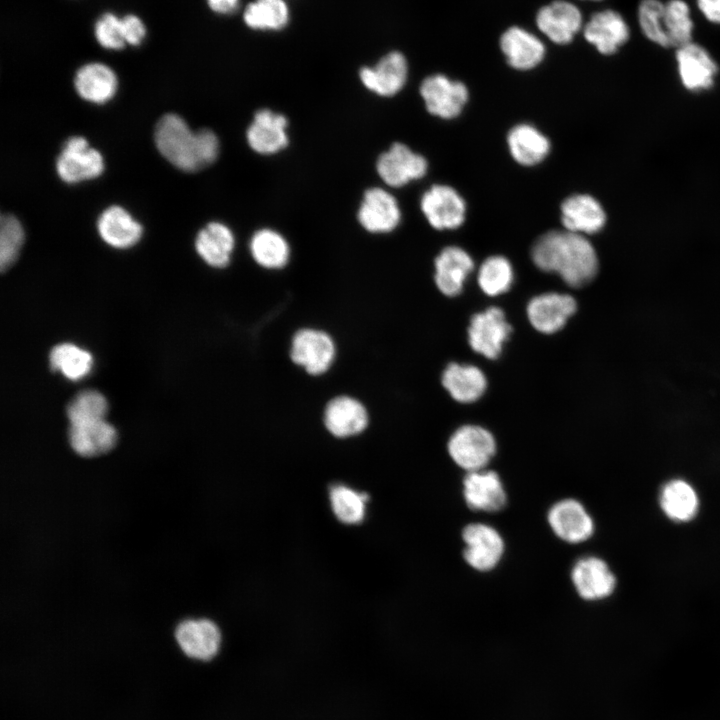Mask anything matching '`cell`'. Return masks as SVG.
Returning a JSON list of instances; mask_svg holds the SVG:
<instances>
[{
  "instance_id": "1",
  "label": "cell",
  "mask_w": 720,
  "mask_h": 720,
  "mask_svg": "<svg viewBox=\"0 0 720 720\" xmlns=\"http://www.w3.org/2000/svg\"><path fill=\"white\" fill-rule=\"evenodd\" d=\"M536 267L558 274L571 287L591 282L598 272L597 253L585 235L551 230L541 235L531 248Z\"/></svg>"
},
{
  "instance_id": "2",
  "label": "cell",
  "mask_w": 720,
  "mask_h": 720,
  "mask_svg": "<svg viewBox=\"0 0 720 720\" xmlns=\"http://www.w3.org/2000/svg\"><path fill=\"white\" fill-rule=\"evenodd\" d=\"M154 139L159 152L175 167L195 172L211 165L219 153V141L209 129L192 131L179 115H164L157 123Z\"/></svg>"
},
{
  "instance_id": "3",
  "label": "cell",
  "mask_w": 720,
  "mask_h": 720,
  "mask_svg": "<svg viewBox=\"0 0 720 720\" xmlns=\"http://www.w3.org/2000/svg\"><path fill=\"white\" fill-rule=\"evenodd\" d=\"M495 452L496 442L493 435L477 425L460 427L448 442L450 457L467 472L485 469Z\"/></svg>"
},
{
  "instance_id": "4",
  "label": "cell",
  "mask_w": 720,
  "mask_h": 720,
  "mask_svg": "<svg viewBox=\"0 0 720 720\" xmlns=\"http://www.w3.org/2000/svg\"><path fill=\"white\" fill-rule=\"evenodd\" d=\"M461 537L465 543L463 558L474 570L489 572L502 560L505 543L494 527L480 522L469 523L462 529Z\"/></svg>"
},
{
  "instance_id": "5",
  "label": "cell",
  "mask_w": 720,
  "mask_h": 720,
  "mask_svg": "<svg viewBox=\"0 0 720 720\" xmlns=\"http://www.w3.org/2000/svg\"><path fill=\"white\" fill-rule=\"evenodd\" d=\"M420 95L427 111L442 119L457 117L469 98L464 83L452 80L443 74L426 77L420 85Z\"/></svg>"
},
{
  "instance_id": "6",
  "label": "cell",
  "mask_w": 720,
  "mask_h": 720,
  "mask_svg": "<svg viewBox=\"0 0 720 720\" xmlns=\"http://www.w3.org/2000/svg\"><path fill=\"white\" fill-rule=\"evenodd\" d=\"M59 177L67 183H77L98 177L104 170L99 151L89 146L81 136L69 138L56 162Z\"/></svg>"
},
{
  "instance_id": "7",
  "label": "cell",
  "mask_w": 720,
  "mask_h": 720,
  "mask_svg": "<svg viewBox=\"0 0 720 720\" xmlns=\"http://www.w3.org/2000/svg\"><path fill=\"white\" fill-rule=\"evenodd\" d=\"M547 522L554 535L569 544L587 541L595 530L590 514L581 502L573 498L555 502L547 512Z\"/></svg>"
},
{
  "instance_id": "8",
  "label": "cell",
  "mask_w": 720,
  "mask_h": 720,
  "mask_svg": "<svg viewBox=\"0 0 720 720\" xmlns=\"http://www.w3.org/2000/svg\"><path fill=\"white\" fill-rule=\"evenodd\" d=\"M420 208L429 224L437 230L456 229L465 221V201L448 185L437 184L426 190Z\"/></svg>"
},
{
  "instance_id": "9",
  "label": "cell",
  "mask_w": 720,
  "mask_h": 720,
  "mask_svg": "<svg viewBox=\"0 0 720 720\" xmlns=\"http://www.w3.org/2000/svg\"><path fill=\"white\" fill-rule=\"evenodd\" d=\"M510 333L511 326L506 321L503 310L490 307L471 318L468 342L475 352L486 358L496 359Z\"/></svg>"
},
{
  "instance_id": "10",
  "label": "cell",
  "mask_w": 720,
  "mask_h": 720,
  "mask_svg": "<svg viewBox=\"0 0 720 720\" xmlns=\"http://www.w3.org/2000/svg\"><path fill=\"white\" fill-rule=\"evenodd\" d=\"M290 356L294 363L309 374L320 375L331 366L335 357V346L327 333L302 329L293 337Z\"/></svg>"
},
{
  "instance_id": "11",
  "label": "cell",
  "mask_w": 720,
  "mask_h": 720,
  "mask_svg": "<svg viewBox=\"0 0 720 720\" xmlns=\"http://www.w3.org/2000/svg\"><path fill=\"white\" fill-rule=\"evenodd\" d=\"M376 168L380 178L387 185L401 187L424 177L428 164L422 155L397 142L379 156Z\"/></svg>"
},
{
  "instance_id": "12",
  "label": "cell",
  "mask_w": 720,
  "mask_h": 720,
  "mask_svg": "<svg viewBox=\"0 0 720 720\" xmlns=\"http://www.w3.org/2000/svg\"><path fill=\"white\" fill-rule=\"evenodd\" d=\"M463 497L472 511L496 513L507 504V494L497 472L478 470L463 478Z\"/></svg>"
},
{
  "instance_id": "13",
  "label": "cell",
  "mask_w": 720,
  "mask_h": 720,
  "mask_svg": "<svg viewBox=\"0 0 720 720\" xmlns=\"http://www.w3.org/2000/svg\"><path fill=\"white\" fill-rule=\"evenodd\" d=\"M578 595L587 601L602 600L615 590L616 577L608 564L596 556L578 559L570 573Z\"/></svg>"
},
{
  "instance_id": "14",
  "label": "cell",
  "mask_w": 720,
  "mask_h": 720,
  "mask_svg": "<svg viewBox=\"0 0 720 720\" xmlns=\"http://www.w3.org/2000/svg\"><path fill=\"white\" fill-rule=\"evenodd\" d=\"M536 24L549 40L564 45L580 31L583 20L576 5L566 0H555L538 10Z\"/></svg>"
},
{
  "instance_id": "15",
  "label": "cell",
  "mask_w": 720,
  "mask_h": 720,
  "mask_svg": "<svg viewBox=\"0 0 720 720\" xmlns=\"http://www.w3.org/2000/svg\"><path fill=\"white\" fill-rule=\"evenodd\" d=\"M175 638L188 657L207 661L212 659L220 648L221 632L209 619H187L176 627Z\"/></svg>"
},
{
  "instance_id": "16",
  "label": "cell",
  "mask_w": 720,
  "mask_h": 720,
  "mask_svg": "<svg viewBox=\"0 0 720 720\" xmlns=\"http://www.w3.org/2000/svg\"><path fill=\"white\" fill-rule=\"evenodd\" d=\"M676 61L681 82L688 90L700 91L713 85L718 67L701 45L691 41L678 47Z\"/></svg>"
},
{
  "instance_id": "17",
  "label": "cell",
  "mask_w": 720,
  "mask_h": 720,
  "mask_svg": "<svg viewBox=\"0 0 720 720\" xmlns=\"http://www.w3.org/2000/svg\"><path fill=\"white\" fill-rule=\"evenodd\" d=\"M576 307V301L570 295L551 292L531 299L527 305V315L537 331L552 334L563 328L575 313Z\"/></svg>"
},
{
  "instance_id": "18",
  "label": "cell",
  "mask_w": 720,
  "mask_h": 720,
  "mask_svg": "<svg viewBox=\"0 0 720 720\" xmlns=\"http://www.w3.org/2000/svg\"><path fill=\"white\" fill-rule=\"evenodd\" d=\"M630 30L620 13L606 9L594 13L584 26V37L599 53L612 55L629 39Z\"/></svg>"
},
{
  "instance_id": "19",
  "label": "cell",
  "mask_w": 720,
  "mask_h": 720,
  "mask_svg": "<svg viewBox=\"0 0 720 720\" xmlns=\"http://www.w3.org/2000/svg\"><path fill=\"white\" fill-rule=\"evenodd\" d=\"M358 220L362 227L372 233H386L394 230L400 220L401 212L395 197L378 187L364 193L358 211Z\"/></svg>"
},
{
  "instance_id": "20",
  "label": "cell",
  "mask_w": 720,
  "mask_h": 720,
  "mask_svg": "<svg viewBox=\"0 0 720 720\" xmlns=\"http://www.w3.org/2000/svg\"><path fill=\"white\" fill-rule=\"evenodd\" d=\"M359 76L370 91L380 96H393L407 81V60L402 53L393 51L383 56L374 67L362 68Z\"/></svg>"
},
{
  "instance_id": "21",
  "label": "cell",
  "mask_w": 720,
  "mask_h": 720,
  "mask_svg": "<svg viewBox=\"0 0 720 720\" xmlns=\"http://www.w3.org/2000/svg\"><path fill=\"white\" fill-rule=\"evenodd\" d=\"M287 119L269 109L258 110L249 125L246 138L252 150L270 155L284 149L288 144Z\"/></svg>"
},
{
  "instance_id": "22",
  "label": "cell",
  "mask_w": 720,
  "mask_h": 720,
  "mask_svg": "<svg viewBox=\"0 0 720 720\" xmlns=\"http://www.w3.org/2000/svg\"><path fill=\"white\" fill-rule=\"evenodd\" d=\"M500 49L507 63L517 70H530L545 56V45L533 33L518 26L505 30L500 37Z\"/></svg>"
},
{
  "instance_id": "23",
  "label": "cell",
  "mask_w": 720,
  "mask_h": 720,
  "mask_svg": "<svg viewBox=\"0 0 720 720\" xmlns=\"http://www.w3.org/2000/svg\"><path fill=\"white\" fill-rule=\"evenodd\" d=\"M564 229L582 235L600 231L606 222L601 204L588 194H575L561 204Z\"/></svg>"
},
{
  "instance_id": "24",
  "label": "cell",
  "mask_w": 720,
  "mask_h": 720,
  "mask_svg": "<svg viewBox=\"0 0 720 720\" xmlns=\"http://www.w3.org/2000/svg\"><path fill=\"white\" fill-rule=\"evenodd\" d=\"M474 269L471 256L462 248L448 246L435 259V283L446 296H456Z\"/></svg>"
},
{
  "instance_id": "25",
  "label": "cell",
  "mask_w": 720,
  "mask_h": 720,
  "mask_svg": "<svg viewBox=\"0 0 720 720\" xmlns=\"http://www.w3.org/2000/svg\"><path fill=\"white\" fill-rule=\"evenodd\" d=\"M68 440L75 453L83 457H93L104 454L114 447L117 432L105 419H99L70 424Z\"/></svg>"
},
{
  "instance_id": "26",
  "label": "cell",
  "mask_w": 720,
  "mask_h": 720,
  "mask_svg": "<svg viewBox=\"0 0 720 720\" xmlns=\"http://www.w3.org/2000/svg\"><path fill=\"white\" fill-rule=\"evenodd\" d=\"M324 422L336 437H349L362 432L368 424L365 407L356 399L340 396L332 399L324 413Z\"/></svg>"
},
{
  "instance_id": "27",
  "label": "cell",
  "mask_w": 720,
  "mask_h": 720,
  "mask_svg": "<svg viewBox=\"0 0 720 720\" xmlns=\"http://www.w3.org/2000/svg\"><path fill=\"white\" fill-rule=\"evenodd\" d=\"M101 238L110 246L120 249L135 245L142 236V226L120 206H110L97 222Z\"/></svg>"
},
{
  "instance_id": "28",
  "label": "cell",
  "mask_w": 720,
  "mask_h": 720,
  "mask_svg": "<svg viewBox=\"0 0 720 720\" xmlns=\"http://www.w3.org/2000/svg\"><path fill=\"white\" fill-rule=\"evenodd\" d=\"M507 145L513 159L523 166L542 162L550 152V141L536 127L518 124L507 135Z\"/></svg>"
},
{
  "instance_id": "29",
  "label": "cell",
  "mask_w": 720,
  "mask_h": 720,
  "mask_svg": "<svg viewBox=\"0 0 720 720\" xmlns=\"http://www.w3.org/2000/svg\"><path fill=\"white\" fill-rule=\"evenodd\" d=\"M74 84L83 99L103 104L113 98L118 82L114 71L107 65L89 63L77 71Z\"/></svg>"
},
{
  "instance_id": "30",
  "label": "cell",
  "mask_w": 720,
  "mask_h": 720,
  "mask_svg": "<svg viewBox=\"0 0 720 720\" xmlns=\"http://www.w3.org/2000/svg\"><path fill=\"white\" fill-rule=\"evenodd\" d=\"M442 384L454 400L471 403L483 395L487 380L476 366L451 363L442 374Z\"/></svg>"
},
{
  "instance_id": "31",
  "label": "cell",
  "mask_w": 720,
  "mask_h": 720,
  "mask_svg": "<svg viewBox=\"0 0 720 720\" xmlns=\"http://www.w3.org/2000/svg\"><path fill=\"white\" fill-rule=\"evenodd\" d=\"M234 241L232 231L225 224L211 222L199 231L195 248L208 265L223 268L230 262Z\"/></svg>"
},
{
  "instance_id": "32",
  "label": "cell",
  "mask_w": 720,
  "mask_h": 720,
  "mask_svg": "<svg viewBox=\"0 0 720 720\" xmlns=\"http://www.w3.org/2000/svg\"><path fill=\"white\" fill-rule=\"evenodd\" d=\"M659 503L670 520L680 523L693 520L699 509L697 492L683 479L667 482L660 492Z\"/></svg>"
},
{
  "instance_id": "33",
  "label": "cell",
  "mask_w": 720,
  "mask_h": 720,
  "mask_svg": "<svg viewBox=\"0 0 720 720\" xmlns=\"http://www.w3.org/2000/svg\"><path fill=\"white\" fill-rule=\"evenodd\" d=\"M250 252L262 267L279 269L289 259L290 249L286 239L272 229L256 231L250 240Z\"/></svg>"
},
{
  "instance_id": "34",
  "label": "cell",
  "mask_w": 720,
  "mask_h": 720,
  "mask_svg": "<svg viewBox=\"0 0 720 720\" xmlns=\"http://www.w3.org/2000/svg\"><path fill=\"white\" fill-rule=\"evenodd\" d=\"M50 368L60 371L66 378L77 381L88 375L92 368L91 354L70 343L56 345L49 354Z\"/></svg>"
},
{
  "instance_id": "35",
  "label": "cell",
  "mask_w": 720,
  "mask_h": 720,
  "mask_svg": "<svg viewBox=\"0 0 720 720\" xmlns=\"http://www.w3.org/2000/svg\"><path fill=\"white\" fill-rule=\"evenodd\" d=\"M243 18L255 30H280L288 22L289 10L283 0H255L247 5Z\"/></svg>"
},
{
  "instance_id": "36",
  "label": "cell",
  "mask_w": 720,
  "mask_h": 720,
  "mask_svg": "<svg viewBox=\"0 0 720 720\" xmlns=\"http://www.w3.org/2000/svg\"><path fill=\"white\" fill-rule=\"evenodd\" d=\"M664 28L670 47L692 41L694 24L690 7L684 0H670L664 6Z\"/></svg>"
},
{
  "instance_id": "37",
  "label": "cell",
  "mask_w": 720,
  "mask_h": 720,
  "mask_svg": "<svg viewBox=\"0 0 720 720\" xmlns=\"http://www.w3.org/2000/svg\"><path fill=\"white\" fill-rule=\"evenodd\" d=\"M477 281L486 295H501L508 291L512 285V265L503 256L488 257L479 268Z\"/></svg>"
},
{
  "instance_id": "38",
  "label": "cell",
  "mask_w": 720,
  "mask_h": 720,
  "mask_svg": "<svg viewBox=\"0 0 720 720\" xmlns=\"http://www.w3.org/2000/svg\"><path fill=\"white\" fill-rule=\"evenodd\" d=\"M330 501L334 514L343 523L356 524L363 520L367 495L336 485L330 490Z\"/></svg>"
},
{
  "instance_id": "39",
  "label": "cell",
  "mask_w": 720,
  "mask_h": 720,
  "mask_svg": "<svg viewBox=\"0 0 720 720\" xmlns=\"http://www.w3.org/2000/svg\"><path fill=\"white\" fill-rule=\"evenodd\" d=\"M108 410L105 397L95 390L79 392L67 406V417L70 424L104 419Z\"/></svg>"
},
{
  "instance_id": "40",
  "label": "cell",
  "mask_w": 720,
  "mask_h": 720,
  "mask_svg": "<svg viewBox=\"0 0 720 720\" xmlns=\"http://www.w3.org/2000/svg\"><path fill=\"white\" fill-rule=\"evenodd\" d=\"M664 6L659 0H642L638 6V23L645 37L651 42L670 47L664 28Z\"/></svg>"
},
{
  "instance_id": "41",
  "label": "cell",
  "mask_w": 720,
  "mask_h": 720,
  "mask_svg": "<svg viewBox=\"0 0 720 720\" xmlns=\"http://www.w3.org/2000/svg\"><path fill=\"white\" fill-rule=\"evenodd\" d=\"M24 243V230L19 220L3 214L0 220V268L4 272L17 259Z\"/></svg>"
},
{
  "instance_id": "42",
  "label": "cell",
  "mask_w": 720,
  "mask_h": 720,
  "mask_svg": "<svg viewBox=\"0 0 720 720\" xmlns=\"http://www.w3.org/2000/svg\"><path fill=\"white\" fill-rule=\"evenodd\" d=\"M95 36L107 49H122L125 45L121 19L114 14H104L95 25Z\"/></svg>"
},
{
  "instance_id": "43",
  "label": "cell",
  "mask_w": 720,
  "mask_h": 720,
  "mask_svg": "<svg viewBox=\"0 0 720 720\" xmlns=\"http://www.w3.org/2000/svg\"><path fill=\"white\" fill-rule=\"evenodd\" d=\"M125 42L138 45L145 36V27L142 21L134 15H126L121 19Z\"/></svg>"
},
{
  "instance_id": "44",
  "label": "cell",
  "mask_w": 720,
  "mask_h": 720,
  "mask_svg": "<svg viewBox=\"0 0 720 720\" xmlns=\"http://www.w3.org/2000/svg\"><path fill=\"white\" fill-rule=\"evenodd\" d=\"M697 6L708 21L720 24V0H697Z\"/></svg>"
},
{
  "instance_id": "45",
  "label": "cell",
  "mask_w": 720,
  "mask_h": 720,
  "mask_svg": "<svg viewBox=\"0 0 720 720\" xmlns=\"http://www.w3.org/2000/svg\"><path fill=\"white\" fill-rule=\"evenodd\" d=\"M210 8L221 14H227L235 10L239 0H207Z\"/></svg>"
},
{
  "instance_id": "46",
  "label": "cell",
  "mask_w": 720,
  "mask_h": 720,
  "mask_svg": "<svg viewBox=\"0 0 720 720\" xmlns=\"http://www.w3.org/2000/svg\"><path fill=\"white\" fill-rule=\"evenodd\" d=\"M592 1H599V0H592Z\"/></svg>"
}]
</instances>
